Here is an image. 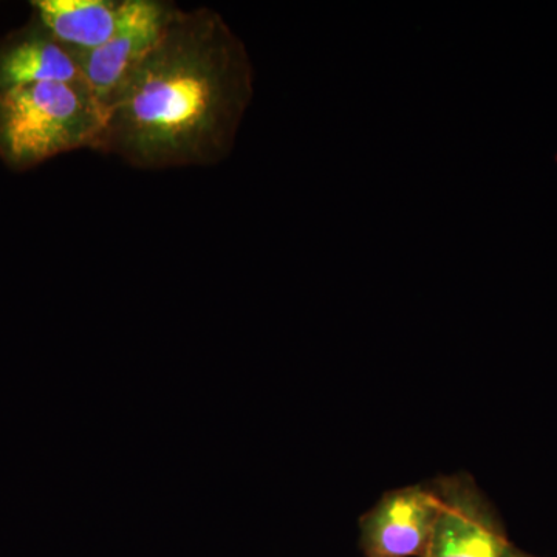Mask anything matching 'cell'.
<instances>
[{
  "mask_svg": "<svg viewBox=\"0 0 557 557\" xmlns=\"http://www.w3.org/2000/svg\"><path fill=\"white\" fill-rule=\"evenodd\" d=\"M244 44L208 7H175L163 35L106 106L94 150L135 170L214 166L251 98Z\"/></svg>",
  "mask_w": 557,
  "mask_h": 557,
  "instance_id": "obj_1",
  "label": "cell"
},
{
  "mask_svg": "<svg viewBox=\"0 0 557 557\" xmlns=\"http://www.w3.org/2000/svg\"><path fill=\"white\" fill-rule=\"evenodd\" d=\"M104 121L87 84L49 81L0 91V160L27 171L70 150H94Z\"/></svg>",
  "mask_w": 557,
  "mask_h": 557,
  "instance_id": "obj_2",
  "label": "cell"
},
{
  "mask_svg": "<svg viewBox=\"0 0 557 557\" xmlns=\"http://www.w3.org/2000/svg\"><path fill=\"white\" fill-rule=\"evenodd\" d=\"M442 508L423 557H515L504 523L467 472L432 480Z\"/></svg>",
  "mask_w": 557,
  "mask_h": 557,
  "instance_id": "obj_3",
  "label": "cell"
},
{
  "mask_svg": "<svg viewBox=\"0 0 557 557\" xmlns=\"http://www.w3.org/2000/svg\"><path fill=\"white\" fill-rule=\"evenodd\" d=\"M442 498L434 482L388 491L359 519L364 557H423Z\"/></svg>",
  "mask_w": 557,
  "mask_h": 557,
  "instance_id": "obj_4",
  "label": "cell"
},
{
  "mask_svg": "<svg viewBox=\"0 0 557 557\" xmlns=\"http://www.w3.org/2000/svg\"><path fill=\"white\" fill-rule=\"evenodd\" d=\"M175 5L160 0H124L123 16L100 49L79 54L87 86L106 109L126 76L163 35Z\"/></svg>",
  "mask_w": 557,
  "mask_h": 557,
  "instance_id": "obj_5",
  "label": "cell"
},
{
  "mask_svg": "<svg viewBox=\"0 0 557 557\" xmlns=\"http://www.w3.org/2000/svg\"><path fill=\"white\" fill-rule=\"evenodd\" d=\"M87 84L79 54L60 42L42 24L0 44V91L33 83Z\"/></svg>",
  "mask_w": 557,
  "mask_h": 557,
  "instance_id": "obj_6",
  "label": "cell"
},
{
  "mask_svg": "<svg viewBox=\"0 0 557 557\" xmlns=\"http://www.w3.org/2000/svg\"><path fill=\"white\" fill-rule=\"evenodd\" d=\"M36 21L78 54L104 46L119 28L124 0H35Z\"/></svg>",
  "mask_w": 557,
  "mask_h": 557,
  "instance_id": "obj_7",
  "label": "cell"
},
{
  "mask_svg": "<svg viewBox=\"0 0 557 557\" xmlns=\"http://www.w3.org/2000/svg\"><path fill=\"white\" fill-rule=\"evenodd\" d=\"M515 557H539L530 555V553L523 552V549L516 548Z\"/></svg>",
  "mask_w": 557,
  "mask_h": 557,
  "instance_id": "obj_8",
  "label": "cell"
}]
</instances>
